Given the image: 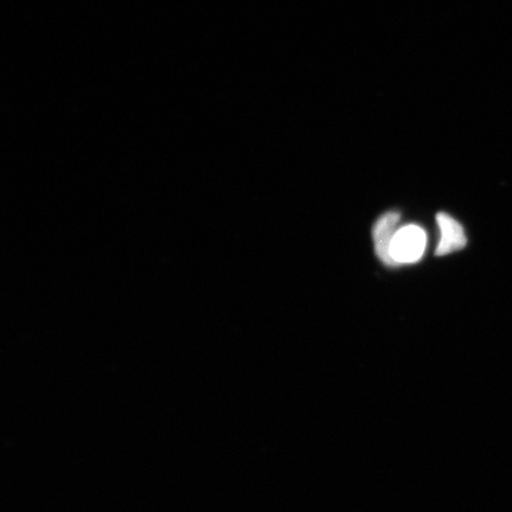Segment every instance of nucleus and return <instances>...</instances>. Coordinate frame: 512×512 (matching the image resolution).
I'll use <instances>...</instances> for the list:
<instances>
[{
	"instance_id": "obj_3",
	"label": "nucleus",
	"mask_w": 512,
	"mask_h": 512,
	"mask_svg": "<svg viewBox=\"0 0 512 512\" xmlns=\"http://www.w3.org/2000/svg\"><path fill=\"white\" fill-rule=\"evenodd\" d=\"M437 222L441 239L435 254L444 256L466 247L467 239L462 224L446 213H439Z\"/></svg>"
},
{
	"instance_id": "obj_2",
	"label": "nucleus",
	"mask_w": 512,
	"mask_h": 512,
	"mask_svg": "<svg viewBox=\"0 0 512 512\" xmlns=\"http://www.w3.org/2000/svg\"><path fill=\"white\" fill-rule=\"evenodd\" d=\"M400 217L401 215L398 211H388L374 224L375 252L377 258L386 266H396L392 255H390V247H392L395 234L398 233L399 229L396 227H398Z\"/></svg>"
},
{
	"instance_id": "obj_1",
	"label": "nucleus",
	"mask_w": 512,
	"mask_h": 512,
	"mask_svg": "<svg viewBox=\"0 0 512 512\" xmlns=\"http://www.w3.org/2000/svg\"><path fill=\"white\" fill-rule=\"evenodd\" d=\"M426 243L427 236L424 229L415 224H409L400 228L395 234L390 255L396 266L414 264L424 256Z\"/></svg>"
}]
</instances>
